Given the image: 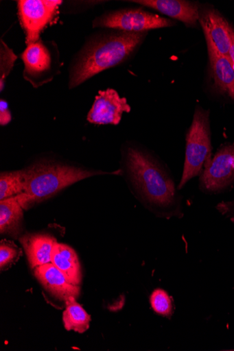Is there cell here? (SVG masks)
Instances as JSON below:
<instances>
[{
  "label": "cell",
  "instance_id": "cell-18",
  "mask_svg": "<svg viewBox=\"0 0 234 351\" xmlns=\"http://www.w3.org/2000/svg\"><path fill=\"white\" fill-rule=\"evenodd\" d=\"M25 186L24 169L2 172L0 174V199L4 200L23 193Z\"/></svg>",
  "mask_w": 234,
  "mask_h": 351
},
{
  "label": "cell",
  "instance_id": "cell-16",
  "mask_svg": "<svg viewBox=\"0 0 234 351\" xmlns=\"http://www.w3.org/2000/svg\"><path fill=\"white\" fill-rule=\"evenodd\" d=\"M23 208L16 197L0 202V233L19 239L23 232Z\"/></svg>",
  "mask_w": 234,
  "mask_h": 351
},
{
  "label": "cell",
  "instance_id": "cell-13",
  "mask_svg": "<svg viewBox=\"0 0 234 351\" xmlns=\"http://www.w3.org/2000/svg\"><path fill=\"white\" fill-rule=\"evenodd\" d=\"M19 241L32 269L51 263V252L56 239L47 234H26Z\"/></svg>",
  "mask_w": 234,
  "mask_h": 351
},
{
  "label": "cell",
  "instance_id": "cell-24",
  "mask_svg": "<svg viewBox=\"0 0 234 351\" xmlns=\"http://www.w3.org/2000/svg\"><path fill=\"white\" fill-rule=\"evenodd\" d=\"M231 45L229 52L228 57L231 63L233 69L234 70V29L231 27Z\"/></svg>",
  "mask_w": 234,
  "mask_h": 351
},
{
  "label": "cell",
  "instance_id": "cell-4",
  "mask_svg": "<svg viewBox=\"0 0 234 351\" xmlns=\"http://www.w3.org/2000/svg\"><path fill=\"white\" fill-rule=\"evenodd\" d=\"M212 158L209 112L197 106L186 136L185 159L178 189H183L191 180L199 176Z\"/></svg>",
  "mask_w": 234,
  "mask_h": 351
},
{
  "label": "cell",
  "instance_id": "cell-3",
  "mask_svg": "<svg viewBox=\"0 0 234 351\" xmlns=\"http://www.w3.org/2000/svg\"><path fill=\"white\" fill-rule=\"evenodd\" d=\"M24 171V191L16 196L24 210H29L80 180L100 175H122L121 170L113 173L91 171L49 160L38 162Z\"/></svg>",
  "mask_w": 234,
  "mask_h": 351
},
{
  "label": "cell",
  "instance_id": "cell-2",
  "mask_svg": "<svg viewBox=\"0 0 234 351\" xmlns=\"http://www.w3.org/2000/svg\"><path fill=\"white\" fill-rule=\"evenodd\" d=\"M147 34L119 31L87 43L71 71L70 88L77 87L100 73L119 65L142 44Z\"/></svg>",
  "mask_w": 234,
  "mask_h": 351
},
{
  "label": "cell",
  "instance_id": "cell-11",
  "mask_svg": "<svg viewBox=\"0 0 234 351\" xmlns=\"http://www.w3.org/2000/svg\"><path fill=\"white\" fill-rule=\"evenodd\" d=\"M34 275L45 289L59 300L65 301L70 297L78 298L80 296V285L70 282L51 263L34 269Z\"/></svg>",
  "mask_w": 234,
  "mask_h": 351
},
{
  "label": "cell",
  "instance_id": "cell-9",
  "mask_svg": "<svg viewBox=\"0 0 234 351\" xmlns=\"http://www.w3.org/2000/svg\"><path fill=\"white\" fill-rule=\"evenodd\" d=\"M131 108L126 98L121 97L113 88L100 90L89 111L87 120L97 125H118L124 113Z\"/></svg>",
  "mask_w": 234,
  "mask_h": 351
},
{
  "label": "cell",
  "instance_id": "cell-8",
  "mask_svg": "<svg viewBox=\"0 0 234 351\" xmlns=\"http://www.w3.org/2000/svg\"><path fill=\"white\" fill-rule=\"evenodd\" d=\"M52 49L40 40L27 46L21 54L24 62V78L34 87L51 82L55 75L58 58Z\"/></svg>",
  "mask_w": 234,
  "mask_h": 351
},
{
  "label": "cell",
  "instance_id": "cell-22",
  "mask_svg": "<svg viewBox=\"0 0 234 351\" xmlns=\"http://www.w3.org/2000/svg\"><path fill=\"white\" fill-rule=\"evenodd\" d=\"M12 120V114L6 101L1 100L0 101V124L1 125H8Z\"/></svg>",
  "mask_w": 234,
  "mask_h": 351
},
{
  "label": "cell",
  "instance_id": "cell-15",
  "mask_svg": "<svg viewBox=\"0 0 234 351\" xmlns=\"http://www.w3.org/2000/svg\"><path fill=\"white\" fill-rule=\"evenodd\" d=\"M209 50L212 77L218 89L234 101V70L228 56Z\"/></svg>",
  "mask_w": 234,
  "mask_h": 351
},
{
  "label": "cell",
  "instance_id": "cell-14",
  "mask_svg": "<svg viewBox=\"0 0 234 351\" xmlns=\"http://www.w3.org/2000/svg\"><path fill=\"white\" fill-rule=\"evenodd\" d=\"M51 263L75 285L82 280L81 265L76 252L65 244L55 243L51 252Z\"/></svg>",
  "mask_w": 234,
  "mask_h": 351
},
{
  "label": "cell",
  "instance_id": "cell-23",
  "mask_svg": "<svg viewBox=\"0 0 234 351\" xmlns=\"http://www.w3.org/2000/svg\"><path fill=\"white\" fill-rule=\"evenodd\" d=\"M217 208L220 212L234 221V202L220 204Z\"/></svg>",
  "mask_w": 234,
  "mask_h": 351
},
{
  "label": "cell",
  "instance_id": "cell-5",
  "mask_svg": "<svg viewBox=\"0 0 234 351\" xmlns=\"http://www.w3.org/2000/svg\"><path fill=\"white\" fill-rule=\"evenodd\" d=\"M176 22L142 8L110 12L95 19L93 27L115 29L128 33H148L154 29L174 26Z\"/></svg>",
  "mask_w": 234,
  "mask_h": 351
},
{
  "label": "cell",
  "instance_id": "cell-7",
  "mask_svg": "<svg viewBox=\"0 0 234 351\" xmlns=\"http://www.w3.org/2000/svg\"><path fill=\"white\" fill-rule=\"evenodd\" d=\"M19 16L29 45L40 40L44 29L54 19L62 1L60 0H21L18 1Z\"/></svg>",
  "mask_w": 234,
  "mask_h": 351
},
{
  "label": "cell",
  "instance_id": "cell-20",
  "mask_svg": "<svg viewBox=\"0 0 234 351\" xmlns=\"http://www.w3.org/2000/svg\"><path fill=\"white\" fill-rule=\"evenodd\" d=\"M152 308L156 313L171 317L174 313V304L172 298L162 289L155 290L150 296Z\"/></svg>",
  "mask_w": 234,
  "mask_h": 351
},
{
  "label": "cell",
  "instance_id": "cell-6",
  "mask_svg": "<svg viewBox=\"0 0 234 351\" xmlns=\"http://www.w3.org/2000/svg\"><path fill=\"white\" fill-rule=\"evenodd\" d=\"M198 181L200 190L207 195L221 193L234 184V143L217 152Z\"/></svg>",
  "mask_w": 234,
  "mask_h": 351
},
{
  "label": "cell",
  "instance_id": "cell-17",
  "mask_svg": "<svg viewBox=\"0 0 234 351\" xmlns=\"http://www.w3.org/2000/svg\"><path fill=\"white\" fill-rule=\"evenodd\" d=\"M72 296L65 300V309L62 313V321L66 330L75 331L80 334L86 332L90 326L91 316Z\"/></svg>",
  "mask_w": 234,
  "mask_h": 351
},
{
  "label": "cell",
  "instance_id": "cell-1",
  "mask_svg": "<svg viewBox=\"0 0 234 351\" xmlns=\"http://www.w3.org/2000/svg\"><path fill=\"white\" fill-rule=\"evenodd\" d=\"M122 175L138 197L157 215L166 219L184 216L183 196L171 171L145 150L126 148Z\"/></svg>",
  "mask_w": 234,
  "mask_h": 351
},
{
  "label": "cell",
  "instance_id": "cell-12",
  "mask_svg": "<svg viewBox=\"0 0 234 351\" xmlns=\"http://www.w3.org/2000/svg\"><path fill=\"white\" fill-rule=\"evenodd\" d=\"M132 3L154 10L189 26L198 22L199 8L196 3L185 0H135Z\"/></svg>",
  "mask_w": 234,
  "mask_h": 351
},
{
  "label": "cell",
  "instance_id": "cell-19",
  "mask_svg": "<svg viewBox=\"0 0 234 351\" xmlns=\"http://www.w3.org/2000/svg\"><path fill=\"white\" fill-rule=\"evenodd\" d=\"M17 56L8 45L0 42V90L3 92L8 77L12 71Z\"/></svg>",
  "mask_w": 234,
  "mask_h": 351
},
{
  "label": "cell",
  "instance_id": "cell-21",
  "mask_svg": "<svg viewBox=\"0 0 234 351\" xmlns=\"http://www.w3.org/2000/svg\"><path fill=\"white\" fill-rule=\"evenodd\" d=\"M22 252L12 241L3 239L0 242V269H8L20 258Z\"/></svg>",
  "mask_w": 234,
  "mask_h": 351
},
{
  "label": "cell",
  "instance_id": "cell-10",
  "mask_svg": "<svg viewBox=\"0 0 234 351\" xmlns=\"http://www.w3.org/2000/svg\"><path fill=\"white\" fill-rule=\"evenodd\" d=\"M198 22L205 35L208 49L228 56L231 45V26L215 10H199Z\"/></svg>",
  "mask_w": 234,
  "mask_h": 351
}]
</instances>
